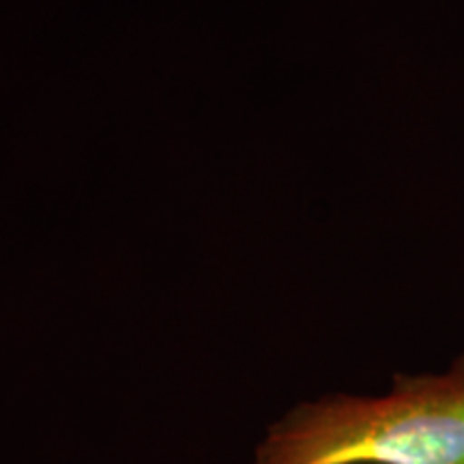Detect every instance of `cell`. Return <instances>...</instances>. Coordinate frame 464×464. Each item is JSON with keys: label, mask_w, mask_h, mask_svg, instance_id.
I'll list each match as a JSON object with an SVG mask.
<instances>
[{"label": "cell", "mask_w": 464, "mask_h": 464, "mask_svg": "<svg viewBox=\"0 0 464 464\" xmlns=\"http://www.w3.org/2000/svg\"><path fill=\"white\" fill-rule=\"evenodd\" d=\"M247 464H464V357L374 396L305 400L266 428Z\"/></svg>", "instance_id": "1"}]
</instances>
